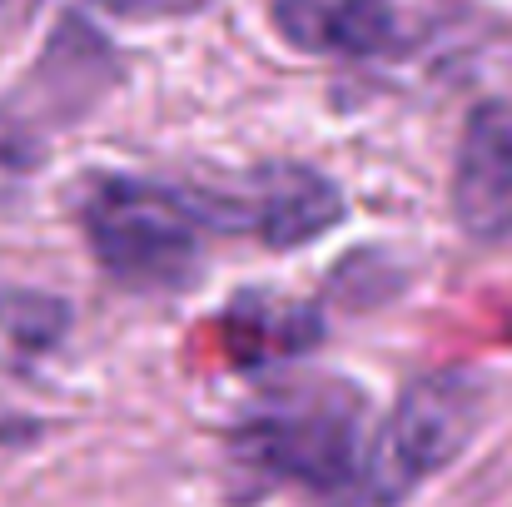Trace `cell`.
Returning a JSON list of instances; mask_svg holds the SVG:
<instances>
[{"label": "cell", "instance_id": "1", "mask_svg": "<svg viewBox=\"0 0 512 507\" xmlns=\"http://www.w3.org/2000/svg\"><path fill=\"white\" fill-rule=\"evenodd\" d=\"M363 423H358V398L343 388H309L294 393L264 413H254L239 438L234 453L259 468L264 478L279 483H299L309 493H358L363 478Z\"/></svg>", "mask_w": 512, "mask_h": 507}, {"label": "cell", "instance_id": "2", "mask_svg": "<svg viewBox=\"0 0 512 507\" xmlns=\"http://www.w3.org/2000/svg\"><path fill=\"white\" fill-rule=\"evenodd\" d=\"M199 199L160 184L110 179L85 199V229L100 264L135 289H179L199 264Z\"/></svg>", "mask_w": 512, "mask_h": 507}, {"label": "cell", "instance_id": "3", "mask_svg": "<svg viewBox=\"0 0 512 507\" xmlns=\"http://www.w3.org/2000/svg\"><path fill=\"white\" fill-rule=\"evenodd\" d=\"M473 428H478V388L468 378H453V373L418 378L363 453L358 503H403L423 478H433L443 463L463 453Z\"/></svg>", "mask_w": 512, "mask_h": 507}, {"label": "cell", "instance_id": "4", "mask_svg": "<svg viewBox=\"0 0 512 507\" xmlns=\"http://www.w3.org/2000/svg\"><path fill=\"white\" fill-rule=\"evenodd\" d=\"M453 209L473 239L512 234V105L488 100L468 115L458 165H453Z\"/></svg>", "mask_w": 512, "mask_h": 507}, {"label": "cell", "instance_id": "5", "mask_svg": "<svg viewBox=\"0 0 512 507\" xmlns=\"http://www.w3.org/2000/svg\"><path fill=\"white\" fill-rule=\"evenodd\" d=\"M339 194L329 179L309 174L299 165H274L254 179V194L239 199V204H224V199H209L199 204L204 224H219V229H259L264 244L274 249H289V244H304L314 234H324L334 219H339Z\"/></svg>", "mask_w": 512, "mask_h": 507}, {"label": "cell", "instance_id": "6", "mask_svg": "<svg viewBox=\"0 0 512 507\" xmlns=\"http://www.w3.org/2000/svg\"><path fill=\"white\" fill-rule=\"evenodd\" d=\"M279 30L309 55H383L398 45V15L388 0H274Z\"/></svg>", "mask_w": 512, "mask_h": 507}]
</instances>
